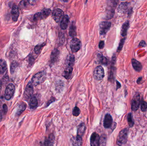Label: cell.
<instances>
[{
  "label": "cell",
  "mask_w": 147,
  "mask_h": 146,
  "mask_svg": "<svg viewBox=\"0 0 147 146\" xmlns=\"http://www.w3.org/2000/svg\"><path fill=\"white\" fill-rule=\"evenodd\" d=\"M55 137L53 134H51L48 138L45 140L43 146H52L54 141Z\"/></svg>",
  "instance_id": "16"
},
{
  "label": "cell",
  "mask_w": 147,
  "mask_h": 146,
  "mask_svg": "<svg viewBox=\"0 0 147 146\" xmlns=\"http://www.w3.org/2000/svg\"><path fill=\"white\" fill-rule=\"evenodd\" d=\"M86 129V127L84 123H81L78 127L77 135L82 137L83 134H84Z\"/></svg>",
  "instance_id": "21"
},
{
  "label": "cell",
  "mask_w": 147,
  "mask_h": 146,
  "mask_svg": "<svg viewBox=\"0 0 147 146\" xmlns=\"http://www.w3.org/2000/svg\"><path fill=\"white\" fill-rule=\"evenodd\" d=\"M4 98L2 96L0 97V113H3V103Z\"/></svg>",
  "instance_id": "36"
},
{
  "label": "cell",
  "mask_w": 147,
  "mask_h": 146,
  "mask_svg": "<svg viewBox=\"0 0 147 146\" xmlns=\"http://www.w3.org/2000/svg\"><path fill=\"white\" fill-rule=\"evenodd\" d=\"M127 121H128V124L129 126L131 127L134 125V121L133 119L131 113H129L127 115Z\"/></svg>",
  "instance_id": "30"
},
{
  "label": "cell",
  "mask_w": 147,
  "mask_h": 146,
  "mask_svg": "<svg viewBox=\"0 0 147 146\" xmlns=\"http://www.w3.org/2000/svg\"><path fill=\"white\" fill-rule=\"evenodd\" d=\"M98 61L101 64H106L107 63V60L101 54H99L98 56Z\"/></svg>",
  "instance_id": "29"
},
{
  "label": "cell",
  "mask_w": 147,
  "mask_h": 146,
  "mask_svg": "<svg viewBox=\"0 0 147 146\" xmlns=\"http://www.w3.org/2000/svg\"><path fill=\"white\" fill-rule=\"evenodd\" d=\"M38 105V101L35 97H31L29 100V107L31 109H35Z\"/></svg>",
  "instance_id": "20"
},
{
  "label": "cell",
  "mask_w": 147,
  "mask_h": 146,
  "mask_svg": "<svg viewBox=\"0 0 147 146\" xmlns=\"http://www.w3.org/2000/svg\"><path fill=\"white\" fill-rule=\"evenodd\" d=\"M75 62V56L73 54H69L67 56L66 61V66H73Z\"/></svg>",
  "instance_id": "22"
},
{
  "label": "cell",
  "mask_w": 147,
  "mask_h": 146,
  "mask_svg": "<svg viewBox=\"0 0 147 146\" xmlns=\"http://www.w3.org/2000/svg\"><path fill=\"white\" fill-rule=\"evenodd\" d=\"M100 137L97 133H93L91 138V146H99Z\"/></svg>",
  "instance_id": "11"
},
{
  "label": "cell",
  "mask_w": 147,
  "mask_h": 146,
  "mask_svg": "<svg viewBox=\"0 0 147 146\" xmlns=\"http://www.w3.org/2000/svg\"><path fill=\"white\" fill-rule=\"evenodd\" d=\"M45 44H46L45 43H44L42 44L41 45H37L34 49L35 53H36L37 54H39L41 52V49H42L45 46Z\"/></svg>",
  "instance_id": "31"
},
{
  "label": "cell",
  "mask_w": 147,
  "mask_h": 146,
  "mask_svg": "<svg viewBox=\"0 0 147 146\" xmlns=\"http://www.w3.org/2000/svg\"><path fill=\"white\" fill-rule=\"evenodd\" d=\"M129 130L127 129H123L120 132L117 138V145L121 146L127 142L128 138Z\"/></svg>",
  "instance_id": "2"
},
{
  "label": "cell",
  "mask_w": 147,
  "mask_h": 146,
  "mask_svg": "<svg viewBox=\"0 0 147 146\" xmlns=\"http://www.w3.org/2000/svg\"><path fill=\"white\" fill-rule=\"evenodd\" d=\"M105 73L104 69L101 66L96 67L94 71V77L97 80H101L104 77Z\"/></svg>",
  "instance_id": "8"
},
{
  "label": "cell",
  "mask_w": 147,
  "mask_h": 146,
  "mask_svg": "<svg viewBox=\"0 0 147 146\" xmlns=\"http://www.w3.org/2000/svg\"><path fill=\"white\" fill-rule=\"evenodd\" d=\"M110 22H103L100 23L99 25V32L101 35H104L107 33L111 26Z\"/></svg>",
  "instance_id": "9"
},
{
  "label": "cell",
  "mask_w": 147,
  "mask_h": 146,
  "mask_svg": "<svg viewBox=\"0 0 147 146\" xmlns=\"http://www.w3.org/2000/svg\"><path fill=\"white\" fill-rule=\"evenodd\" d=\"M139 46H142V47H144V46H146V43H145V41H142V42H141L140 44H139Z\"/></svg>",
  "instance_id": "40"
},
{
  "label": "cell",
  "mask_w": 147,
  "mask_h": 146,
  "mask_svg": "<svg viewBox=\"0 0 147 146\" xmlns=\"http://www.w3.org/2000/svg\"><path fill=\"white\" fill-rule=\"evenodd\" d=\"M142 79V78H139V79H138V81H137V83L138 84H140V82H141Z\"/></svg>",
  "instance_id": "42"
},
{
  "label": "cell",
  "mask_w": 147,
  "mask_h": 146,
  "mask_svg": "<svg viewBox=\"0 0 147 146\" xmlns=\"http://www.w3.org/2000/svg\"><path fill=\"white\" fill-rule=\"evenodd\" d=\"M125 38H123V39L121 40V42H120V43L119 44V46L118 47V51H120L122 49L124 42H125Z\"/></svg>",
  "instance_id": "37"
},
{
  "label": "cell",
  "mask_w": 147,
  "mask_h": 146,
  "mask_svg": "<svg viewBox=\"0 0 147 146\" xmlns=\"http://www.w3.org/2000/svg\"><path fill=\"white\" fill-rule=\"evenodd\" d=\"M26 107V104L25 103H22L19 105L18 109H17V112L16 113V115L17 116L20 115L23 111H24Z\"/></svg>",
  "instance_id": "24"
},
{
  "label": "cell",
  "mask_w": 147,
  "mask_h": 146,
  "mask_svg": "<svg viewBox=\"0 0 147 146\" xmlns=\"http://www.w3.org/2000/svg\"><path fill=\"white\" fill-rule=\"evenodd\" d=\"M76 27L73 23H72L69 29V34L71 37H74L76 36Z\"/></svg>",
  "instance_id": "27"
},
{
  "label": "cell",
  "mask_w": 147,
  "mask_h": 146,
  "mask_svg": "<svg viewBox=\"0 0 147 146\" xmlns=\"http://www.w3.org/2000/svg\"><path fill=\"white\" fill-rule=\"evenodd\" d=\"M15 89V86L13 84H10L7 85L4 94V98L5 99L9 100L12 98L14 94Z\"/></svg>",
  "instance_id": "4"
},
{
  "label": "cell",
  "mask_w": 147,
  "mask_h": 146,
  "mask_svg": "<svg viewBox=\"0 0 147 146\" xmlns=\"http://www.w3.org/2000/svg\"><path fill=\"white\" fill-rule=\"evenodd\" d=\"M2 82L0 80V92L1 91V88H2Z\"/></svg>",
  "instance_id": "43"
},
{
  "label": "cell",
  "mask_w": 147,
  "mask_h": 146,
  "mask_svg": "<svg viewBox=\"0 0 147 146\" xmlns=\"http://www.w3.org/2000/svg\"><path fill=\"white\" fill-rule=\"evenodd\" d=\"M129 22H126L124 23L122 26L121 31V34L123 36H125L127 35V30L129 27Z\"/></svg>",
  "instance_id": "25"
},
{
  "label": "cell",
  "mask_w": 147,
  "mask_h": 146,
  "mask_svg": "<svg viewBox=\"0 0 147 146\" xmlns=\"http://www.w3.org/2000/svg\"><path fill=\"white\" fill-rule=\"evenodd\" d=\"M105 46V42L103 41H101L99 43V48L100 49H103Z\"/></svg>",
  "instance_id": "39"
},
{
  "label": "cell",
  "mask_w": 147,
  "mask_h": 146,
  "mask_svg": "<svg viewBox=\"0 0 147 146\" xmlns=\"http://www.w3.org/2000/svg\"><path fill=\"white\" fill-rule=\"evenodd\" d=\"M141 110L143 112L146 111L147 110V103L146 101L142 100L141 101Z\"/></svg>",
  "instance_id": "32"
},
{
  "label": "cell",
  "mask_w": 147,
  "mask_h": 146,
  "mask_svg": "<svg viewBox=\"0 0 147 146\" xmlns=\"http://www.w3.org/2000/svg\"><path fill=\"white\" fill-rule=\"evenodd\" d=\"M8 111L7 105L5 104H4L3 106V113L5 115L7 113Z\"/></svg>",
  "instance_id": "38"
},
{
  "label": "cell",
  "mask_w": 147,
  "mask_h": 146,
  "mask_svg": "<svg viewBox=\"0 0 147 146\" xmlns=\"http://www.w3.org/2000/svg\"><path fill=\"white\" fill-rule=\"evenodd\" d=\"M113 122L112 117L109 114H107L105 116L104 120V126L105 128H110Z\"/></svg>",
  "instance_id": "13"
},
{
  "label": "cell",
  "mask_w": 147,
  "mask_h": 146,
  "mask_svg": "<svg viewBox=\"0 0 147 146\" xmlns=\"http://www.w3.org/2000/svg\"><path fill=\"white\" fill-rule=\"evenodd\" d=\"M59 55V51L57 49H54L52 51L51 54V61L52 63H54L58 60Z\"/></svg>",
  "instance_id": "18"
},
{
  "label": "cell",
  "mask_w": 147,
  "mask_h": 146,
  "mask_svg": "<svg viewBox=\"0 0 147 146\" xmlns=\"http://www.w3.org/2000/svg\"><path fill=\"white\" fill-rule=\"evenodd\" d=\"M11 13L13 20L14 22L17 21L18 19L19 13L18 7H17L16 5H13Z\"/></svg>",
  "instance_id": "12"
},
{
  "label": "cell",
  "mask_w": 147,
  "mask_h": 146,
  "mask_svg": "<svg viewBox=\"0 0 147 146\" xmlns=\"http://www.w3.org/2000/svg\"><path fill=\"white\" fill-rule=\"evenodd\" d=\"M7 69L6 62L3 59H0V74L4 73Z\"/></svg>",
  "instance_id": "23"
},
{
  "label": "cell",
  "mask_w": 147,
  "mask_h": 146,
  "mask_svg": "<svg viewBox=\"0 0 147 146\" xmlns=\"http://www.w3.org/2000/svg\"><path fill=\"white\" fill-rule=\"evenodd\" d=\"M46 79V73L44 72H39L33 77L31 80V83L35 86H37L44 82Z\"/></svg>",
  "instance_id": "1"
},
{
  "label": "cell",
  "mask_w": 147,
  "mask_h": 146,
  "mask_svg": "<svg viewBox=\"0 0 147 146\" xmlns=\"http://www.w3.org/2000/svg\"><path fill=\"white\" fill-rule=\"evenodd\" d=\"M18 64L16 62H14L11 64L10 66V72L11 74L13 73L14 72L15 70L16 69V68L17 67Z\"/></svg>",
  "instance_id": "34"
},
{
  "label": "cell",
  "mask_w": 147,
  "mask_h": 146,
  "mask_svg": "<svg viewBox=\"0 0 147 146\" xmlns=\"http://www.w3.org/2000/svg\"><path fill=\"white\" fill-rule=\"evenodd\" d=\"M83 143V140L81 137L77 135L71 139V143L72 146H81Z\"/></svg>",
  "instance_id": "14"
},
{
  "label": "cell",
  "mask_w": 147,
  "mask_h": 146,
  "mask_svg": "<svg viewBox=\"0 0 147 146\" xmlns=\"http://www.w3.org/2000/svg\"><path fill=\"white\" fill-rule=\"evenodd\" d=\"M132 64L134 69L136 71L139 72L142 70V65L141 63L138 60L133 58V59L132 60Z\"/></svg>",
  "instance_id": "15"
},
{
  "label": "cell",
  "mask_w": 147,
  "mask_h": 146,
  "mask_svg": "<svg viewBox=\"0 0 147 146\" xmlns=\"http://www.w3.org/2000/svg\"><path fill=\"white\" fill-rule=\"evenodd\" d=\"M3 117V115H2V113H0V121L1 120V119H2Z\"/></svg>",
  "instance_id": "44"
},
{
  "label": "cell",
  "mask_w": 147,
  "mask_h": 146,
  "mask_svg": "<svg viewBox=\"0 0 147 146\" xmlns=\"http://www.w3.org/2000/svg\"><path fill=\"white\" fill-rule=\"evenodd\" d=\"M34 92V89L32 84L29 82L27 85L24 93V98L25 100L30 99Z\"/></svg>",
  "instance_id": "5"
},
{
  "label": "cell",
  "mask_w": 147,
  "mask_h": 146,
  "mask_svg": "<svg viewBox=\"0 0 147 146\" xmlns=\"http://www.w3.org/2000/svg\"><path fill=\"white\" fill-rule=\"evenodd\" d=\"M73 71L72 66H66L63 73V76L66 79H69L71 76Z\"/></svg>",
  "instance_id": "17"
},
{
  "label": "cell",
  "mask_w": 147,
  "mask_h": 146,
  "mask_svg": "<svg viewBox=\"0 0 147 146\" xmlns=\"http://www.w3.org/2000/svg\"><path fill=\"white\" fill-rule=\"evenodd\" d=\"M81 42L78 39L74 38L70 43V47L71 51L73 52H78L81 49Z\"/></svg>",
  "instance_id": "6"
},
{
  "label": "cell",
  "mask_w": 147,
  "mask_h": 146,
  "mask_svg": "<svg viewBox=\"0 0 147 146\" xmlns=\"http://www.w3.org/2000/svg\"><path fill=\"white\" fill-rule=\"evenodd\" d=\"M51 10L49 9H45L41 12H37L34 15L33 20L35 21L43 20L48 17L50 14Z\"/></svg>",
  "instance_id": "3"
},
{
  "label": "cell",
  "mask_w": 147,
  "mask_h": 146,
  "mask_svg": "<svg viewBox=\"0 0 147 146\" xmlns=\"http://www.w3.org/2000/svg\"><path fill=\"white\" fill-rule=\"evenodd\" d=\"M52 16L55 22H59L62 20L64 17V12L60 9H55L53 12Z\"/></svg>",
  "instance_id": "7"
},
{
  "label": "cell",
  "mask_w": 147,
  "mask_h": 146,
  "mask_svg": "<svg viewBox=\"0 0 147 146\" xmlns=\"http://www.w3.org/2000/svg\"><path fill=\"white\" fill-rule=\"evenodd\" d=\"M30 4L29 1H22L20 3L19 5L22 8H25L28 6V5Z\"/></svg>",
  "instance_id": "35"
},
{
  "label": "cell",
  "mask_w": 147,
  "mask_h": 146,
  "mask_svg": "<svg viewBox=\"0 0 147 146\" xmlns=\"http://www.w3.org/2000/svg\"><path fill=\"white\" fill-rule=\"evenodd\" d=\"M69 16L67 15H65L63 18V20L61 21V28L63 30H65L67 28L69 25Z\"/></svg>",
  "instance_id": "19"
},
{
  "label": "cell",
  "mask_w": 147,
  "mask_h": 146,
  "mask_svg": "<svg viewBox=\"0 0 147 146\" xmlns=\"http://www.w3.org/2000/svg\"><path fill=\"white\" fill-rule=\"evenodd\" d=\"M128 3H122L118 7V12L119 13H123L126 12V10L127 9L128 7Z\"/></svg>",
  "instance_id": "26"
},
{
  "label": "cell",
  "mask_w": 147,
  "mask_h": 146,
  "mask_svg": "<svg viewBox=\"0 0 147 146\" xmlns=\"http://www.w3.org/2000/svg\"><path fill=\"white\" fill-rule=\"evenodd\" d=\"M106 141H107V137L106 135H103L100 138L99 146H105Z\"/></svg>",
  "instance_id": "28"
},
{
  "label": "cell",
  "mask_w": 147,
  "mask_h": 146,
  "mask_svg": "<svg viewBox=\"0 0 147 146\" xmlns=\"http://www.w3.org/2000/svg\"><path fill=\"white\" fill-rule=\"evenodd\" d=\"M117 89H118V88H120L121 87V85L120 83L119 82H118L117 81Z\"/></svg>",
  "instance_id": "41"
},
{
  "label": "cell",
  "mask_w": 147,
  "mask_h": 146,
  "mask_svg": "<svg viewBox=\"0 0 147 146\" xmlns=\"http://www.w3.org/2000/svg\"><path fill=\"white\" fill-rule=\"evenodd\" d=\"M140 103V95L139 93H136L133 97L132 101L131 109L132 111H136L139 109Z\"/></svg>",
  "instance_id": "10"
},
{
  "label": "cell",
  "mask_w": 147,
  "mask_h": 146,
  "mask_svg": "<svg viewBox=\"0 0 147 146\" xmlns=\"http://www.w3.org/2000/svg\"><path fill=\"white\" fill-rule=\"evenodd\" d=\"M81 113V111L80 109H79L77 107H75L73 110V115L75 117H77L79 116V115H80Z\"/></svg>",
  "instance_id": "33"
}]
</instances>
